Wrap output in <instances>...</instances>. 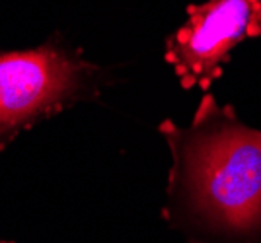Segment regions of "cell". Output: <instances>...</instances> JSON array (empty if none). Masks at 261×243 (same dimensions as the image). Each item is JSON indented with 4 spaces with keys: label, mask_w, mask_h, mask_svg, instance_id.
Here are the masks:
<instances>
[{
    "label": "cell",
    "mask_w": 261,
    "mask_h": 243,
    "mask_svg": "<svg viewBox=\"0 0 261 243\" xmlns=\"http://www.w3.org/2000/svg\"><path fill=\"white\" fill-rule=\"evenodd\" d=\"M172 167L162 218L187 243H261V131L205 94L187 127H158Z\"/></svg>",
    "instance_id": "obj_1"
},
{
    "label": "cell",
    "mask_w": 261,
    "mask_h": 243,
    "mask_svg": "<svg viewBox=\"0 0 261 243\" xmlns=\"http://www.w3.org/2000/svg\"><path fill=\"white\" fill-rule=\"evenodd\" d=\"M108 74L53 35L22 51L0 49V152L35 125L96 100Z\"/></svg>",
    "instance_id": "obj_2"
},
{
    "label": "cell",
    "mask_w": 261,
    "mask_h": 243,
    "mask_svg": "<svg viewBox=\"0 0 261 243\" xmlns=\"http://www.w3.org/2000/svg\"><path fill=\"white\" fill-rule=\"evenodd\" d=\"M261 35V0H207L187 6V20L166 39L164 58L184 89L207 94L230 51Z\"/></svg>",
    "instance_id": "obj_3"
},
{
    "label": "cell",
    "mask_w": 261,
    "mask_h": 243,
    "mask_svg": "<svg viewBox=\"0 0 261 243\" xmlns=\"http://www.w3.org/2000/svg\"><path fill=\"white\" fill-rule=\"evenodd\" d=\"M0 243H12V241H2V239H0Z\"/></svg>",
    "instance_id": "obj_4"
}]
</instances>
